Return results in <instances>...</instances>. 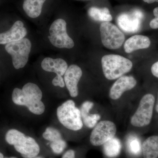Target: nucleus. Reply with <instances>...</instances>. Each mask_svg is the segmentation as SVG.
Wrapping results in <instances>:
<instances>
[{
  "label": "nucleus",
  "instance_id": "nucleus-1",
  "mask_svg": "<svg viewBox=\"0 0 158 158\" xmlns=\"http://www.w3.org/2000/svg\"><path fill=\"white\" fill-rule=\"evenodd\" d=\"M42 92L37 85L28 83L22 89L15 88L12 94V101L19 106H26L36 115H41L45 110L44 104L41 101Z\"/></svg>",
  "mask_w": 158,
  "mask_h": 158
},
{
  "label": "nucleus",
  "instance_id": "nucleus-2",
  "mask_svg": "<svg viewBox=\"0 0 158 158\" xmlns=\"http://www.w3.org/2000/svg\"><path fill=\"white\" fill-rule=\"evenodd\" d=\"M6 140L24 158L35 157L39 153L40 148L34 138L26 136L17 130H9L6 135Z\"/></svg>",
  "mask_w": 158,
  "mask_h": 158
},
{
  "label": "nucleus",
  "instance_id": "nucleus-3",
  "mask_svg": "<svg viewBox=\"0 0 158 158\" xmlns=\"http://www.w3.org/2000/svg\"><path fill=\"white\" fill-rule=\"evenodd\" d=\"M101 62L104 76L109 80L118 79L130 72L133 67L131 60L119 55H105Z\"/></svg>",
  "mask_w": 158,
  "mask_h": 158
},
{
  "label": "nucleus",
  "instance_id": "nucleus-4",
  "mask_svg": "<svg viewBox=\"0 0 158 158\" xmlns=\"http://www.w3.org/2000/svg\"><path fill=\"white\" fill-rule=\"evenodd\" d=\"M57 115L61 124L68 129L77 131L83 127L81 111L72 100L65 102L58 108Z\"/></svg>",
  "mask_w": 158,
  "mask_h": 158
},
{
  "label": "nucleus",
  "instance_id": "nucleus-5",
  "mask_svg": "<svg viewBox=\"0 0 158 158\" xmlns=\"http://www.w3.org/2000/svg\"><path fill=\"white\" fill-rule=\"evenodd\" d=\"M32 48V43L25 38L6 44L5 49L12 58V64L15 69L23 68L28 62Z\"/></svg>",
  "mask_w": 158,
  "mask_h": 158
},
{
  "label": "nucleus",
  "instance_id": "nucleus-6",
  "mask_svg": "<svg viewBox=\"0 0 158 158\" xmlns=\"http://www.w3.org/2000/svg\"><path fill=\"white\" fill-rule=\"evenodd\" d=\"M155 103V98L152 94L142 97L137 110L131 118L132 125L138 127L149 125L152 120Z\"/></svg>",
  "mask_w": 158,
  "mask_h": 158
},
{
  "label": "nucleus",
  "instance_id": "nucleus-7",
  "mask_svg": "<svg viewBox=\"0 0 158 158\" xmlns=\"http://www.w3.org/2000/svg\"><path fill=\"white\" fill-rule=\"evenodd\" d=\"M49 34V40L55 47L71 49L74 46L73 40L67 34V23L65 20H55L50 27Z\"/></svg>",
  "mask_w": 158,
  "mask_h": 158
},
{
  "label": "nucleus",
  "instance_id": "nucleus-8",
  "mask_svg": "<svg viewBox=\"0 0 158 158\" xmlns=\"http://www.w3.org/2000/svg\"><path fill=\"white\" fill-rule=\"evenodd\" d=\"M100 31L102 43L107 48L117 49L123 44L125 40L124 34L112 23H102Z\"/></svg>",
  "mask_w": 158,
  "mask_h": 158
},
{
  "label": "nucleus",
  "instance_id": "nucleus-9",
  "mask_svg": "<svg viewBox=\"0 0 158 158\" xmlns=\"http://www.w3.org/2000/svg\"><path fill=\"white\" fill-rule=\"evenodd\" d=\"M116 125L110 120H102L96 125L90 134V140L92 145L101 146L115 137Z\"/></svg>",
  "mask_w": 158,
  "mask_h": 158
},
{
  "label": "nucleus",
  "instance_id": "nucleus-10",
  "mask_svg": "<svg viewBox=\"0 0 158 158\" xmlns=\"http://www.w3.org/2000/svg\"><path fill=\"white\" fill-rule=\"evenodd\" d=\"M82 74L81 68L77 65L73 64L68 67L64 75L65 86L72 97H76L78 94V84Z\"/></svg>",
  "mask_w": 158,
  "mask_h": 158
},
{
  "label": "nucleus",
  "instance_id": "nucleus-11",
  "mask_svg": "<svg viewBox=\"0 0 158 158\" xmlns=\"http://www.w3.org/2000/svg\"><path fill=\"white\" fill-rule=\"evenodd\" d=\"M137 85V81L132 76H123L118 78L110 88V98L116 100L121 98L125 91L133 89Z\"/></svg>",
  "mask_w": 158,
  "mask_h": 158
},
{
  "label": "nucleus",
  "instance_id": "nucleus-12",
  "mask_svg": "<svg viewBox=\"0 0 158 158\" xmlns=\"http://www.w3.org/2000/svg\"><path fill=\"white\" fill-rule=\"evenodd\" d=\"M27 30L20 20L16 21L9 31L0 33V44H7L25 38Z\"/></svg>",
  "mask_w": 158,
  "mask_h": 158
},
{
  "label": "nucleus",
  "instance_id": "nucleus-13",
  "mask_svg": "<svg viewBox=\"0 0 158 158\" xmlns=\"http://www.w3.org/2000/svg\"><path fill=\"white\" fill-rule=\"evenodd\" d=\"M141 14L138 11L130 13H123L117 18L118 25L127 33H135L140 28Z\"/></svg>",
  "mask_w": 158,
  "mask_h": 158
},
{
  "label": "nucleus",
  "instance_id": "nucleus-14",
  "mask_svg": "<svg viewBox=\"0 0 158 158\" xmlns=\"http://www.w3.org/2000/svg\"><path fill=\"white\" fill-rule=\"evenodd\" d=\"M41 65L43 69L45 71L54 73L57 75L61 76L65 74L68 68L67 62L61 58L53 59L46 57L42 60Z\"/></svg>",
  "mask_w": 158,
  "mask_h": 158
},
{
  "label": "nucleus",
  "instance_id": "nucleus-15",
  "mask_svg": "<svg viewBox=\"0 0 158 158\" xmlns=\"http://www.w3.org/2000/svg\"><path fill=\"white\" fill-rule=\"evenodd\" d=\"M151 44L149 37L141 35H136L128 39L124 44L126 52L130 53L134 51L148 48Z\"/></svg>",
  "mask_w": 158,
  "mask_h": 158
},
{
  "label": "nucleus",
  "instance_id": "nucleus-16",
  "mask_svg": "<svg viewBox=\"0 0 158 158\" xmlns=\"http://www.w3.org/2000/svg\"><path fill=\"white\" fill-rule=\"evenodd\" d=\"M93 106L92 102L86 101L82 104L80 110L83 123L87 127L90 128L94 127L101 118L99 114H90L89 112Z\"/></svg>",
  "mask_w": 158,
  "mask_h": 158
},
{
  "label": "nucleus",
  "instance_id": "nucleus-17",
  "mask_svg": "<svg viewBox=\"0 0 158 158\" xmlns=\"http://www.w3.org/2000/svg\"><path fill=\"white\" fill-rule=\"evenodd\" d=\"M141 151L144 158H158V135L146 138L141 145Z\"/></svg>",
  "mask_w": 158,
  "mask_h": 158
},
{
  "label": "nucleus",
  "instance_id": "nucleus-18",
  "mask_svg": "<svg viewBox=\"0 0 158 158\" xmlns=\"http://www.w3.org/2000/svg\"><path fill=\"white\" fill-rule=\"evenodd\" d=\"M46 0H24L23 9L31 18H36L41 14L43 6Z\"/></svg>",
  "mask_w": 158,
  "mask_h": 158
},
{
  "label": "nucleus",
  "instance_id": "nucleus-19",
  "mask_svg": "<svg viewBox=\"0 0 158 158\" xmlns=\"http://www.w3.org/2000/svg\"><path fill=\"white\" fill-rule=\"evenodd\" d=\"M88 15L96 21L110 22L113 19L112 15L107 8H98L92 7L88 10Z\"/></svg>",
  "mask_w": 158,
  "mask_h": 158
},
{
  "label": "nucleus",
  "instance_id": "nucleus-20",
  "mask_svg": "<svg viewBox=\"0 0 158 158\" xmlns=\"http://www.w3.org/2000/svg\"><path fill=\"white\" fill-rule=\"evenodd\" d=\"M121 148L120 140L114 137L103 144L104 152L108 157L115 158L120 153Z\"/></svg>",
  "mask_w": 158,
  "mask_h": 158
},
{
  "label": "nucleus",
  "instance_id": "nucleus-21",
  "mask_svg": "<svg viewBox=\"0 0 158 158\" xmlns=\"http://www.w3.org/2000/svg\"><path fill=\"white\" fill-rule=\"evenodd\" d=\"M127 148L130 153L133 155L138 156L141 151V142L138 138L135 136L129 137L127 141Z\"/></svg>",
  "mask_w": 158,
  "mask_h": 158
},
{
  "label": "nucleus",
  "instance_id": "nucleus-22",
  "mask_svg": "<svg viewBox=\"0 0 158 158\" xmlns=\"http://www.w3.org/2000/svg\"><path fill=\"white\" fill-rule=\"evenodd\" d=\"M43 137L46 140L52 142L62 139L61 133L59 131L52 127L47 128L44 132L43 134Z\"/></svg>",
  "mask_w": 158,
  "mask_h": 158
},
{
  "label": "nucleus",
  "instance_id": "nucleus-23",
  "mask_svg": "<svg viewBox=\"0 0 158 158\" xmlns=\"http://www.w3.org/2000/svg\"><path fill=\"white\" fill-rule=\"evenodd\" d=\"M66 147V142L62 139L52 142L51 144V148L52 150L57 154L61 153Z\"/></svg>",
  "mask_w": 158,
  "mask_h": 158
},
{
  "label": "nucleus",
  "instance_id": "nucleus-24",
  "mask_svg": "<svg viewBox=\"0 0 158 158\" xmlns=\"http://www.w3.org/2000/svg\"><path fill=\"white\" fill-rule=\"evenodd\" d=\"M153 12L155 18L150 22V27L152 29H158V7L155 8Z\"/></svg>",
  "mask_w": 158,
  "mask_h": 158
},
{
  "label": "nucleus",
  "instance_id": "nucleus-25",
  "mask_svg": "<svg viewBox=\"0 0 158 158\" xmlns=\"http://www.w3.org/2000/svg\"><path fill=\"white\" fill-rule=\"evenodd\" d=\"M52 83L54 86H59L60 88H64L65 86L64 79L61 76L57 75L54 78L52 81Z\"/></svg>",
  "mask_w": 158,
  "mask_h": 158
},
{
  "label": "nucleus",
  "instance_id": "nucleus-26",
  "mask_svg": "<svg viewBox=\"0 0 158 158\" xmlns=\"http://www.w3.org/2000/svg\"><path fill=\"white\" fill-rule=\"evenodd\" d=\"M151 70L153 75L158 78V61L153 64Z\"/></svg>",
  "mask_w": 158,
  "mask_h": 158
},
{
  "label": "nucleus",
  "instance_id": "nucleus-27",
  "mask_svg": "<svg viewBox=\"0 0 158 158\" xmlns=\"http://www.w3.org/2000/svg\"><path fill=\"white\" fill-rule=\"evenodd\" d=\"M75 152L73 150H69L65 153L62 156V158H75Z\"/></svg>",
  "mask_w": 158,
  "mask_h": 158
},
{
  "label": "nucleus",
  "instance_id": "nucleus-28",
  "mask_svg": "<svg viewBox=\"0 0 158 158\" xmlns=\"http://www.w3.org/2000/svg\"><path fill=\"white\" fill-rule=\"evenodd\" d=\"M143 1L148 4H152V3L155 2H158V0H143Z\"/></svg>",
  "mask_w": 158,
  "mask_h": 158
},
{
  "label": "nucleus",
  "instance_id": "nucleus-29",
  "mask_svg": "<svg viewBox=\"0 0 158 158\" xmlns=\"http://www.w3.org/2000/svg\"><path fill=\"white\" fill-rule=\"evenodd\" d=\"M155 110H156V112L157 113H158V94L157 100L156 102L155 106Z\"/></svg>",
  "mask_w": 158,
  "mask_h": 158
},
{
  "label": "nucleus",
  "instance_id": "nucleus-30",
  "mask_svg": "<svg viewBox=\"0 0 158 158\" xmlns=\"http://www.w3.org/2000/svg\"><path fill=\"white\" fill-rule=\"evenodd\" d=\"M0 158H4V156H3V154L1 152H0Z\"/></svg>",
  "mask_w": 158,
  "mask_h": 158
},
{
  "label": "nucleus",
  "instance_id": "nucleus-31",
  "mask_svg": "<svg viewBox=\"0 0 158 158\" xmlns=\"http://www.w3.org/2000/svg\"><path fill=\"white\" fill-rule=\"evenodd\" d=\"M17 158L15 157H10V158Z\"/></svg>",
  "mask_w": 158,
  "mask_h": 158
},
{
  "label": "nucleus",
  "instance_id": "nucleus-32",
  "mask_svg": "<svg viewBox=\"0 0 158 158\" xmlns=\"http://www.w3.org/2000/svg\"><path fill=\"white\" fill-rule=\"evenodd\" d=\"M42 158L40 157H34V158Z\"/></svg>",
  "mask_w": 158,
  "mask_h": 158
}]
</instances>
